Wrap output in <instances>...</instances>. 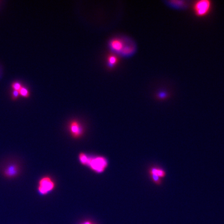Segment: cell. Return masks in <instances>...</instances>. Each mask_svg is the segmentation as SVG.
I'll return each instance as SVG.
<instances>
[{
    "label": "cell",
    "mask_w": 224,
    "mask_h": 224,
    "mask_svg": "<svg viewBox=\"0 0 224 224\" xmlns=\"http://www.w3.org/2000/svg\"><path fill=\"white\" fill-rule=\"evenodd\" d=\"M55 188V182L53 178L48 175L43 176L39 179L37 191L41 196H45L53 192Z\"/></svg>",
    "instance_id": "cell-4"
},
{
    "label": "cell",
    "mask_w": 224,
    "mask_h": 224,
    "mask_svg": "<svg viewBox=\"0 0 224 224\" xmlns=\"http://www.w3.org/2000/svg\"><path fill=\"white\" fill-rule=\"evenodd\" d=\"M187 2L182 1H171L168 2V4L174 8H183L186 6Z\"/></svg>",
    "instance_id": "cell-8"
},
{
    "label": "cell",
    "mask_w": 224,
    "mask_h": 224,
    "mask_svg": "<svg viewBox=\"0 0 224 224\" xmlns=\"http://www.w3.org/2000/svg\"><path fill=\"white\" fill-rule=\"evenodd\" d=\"M20 97L19 93V91H16L13 90L11 91V99L13 101H17Z\"/></svg>",
    "instance_id": "cell-14"
},
{
    "label": "cell",
    "mask_w": 224,
    "mask_h": 224,
    "mask_svg": "<svg viewBox=\"0 0 224 224\" xmlns=\"http://www.w3.org/2000/svg\"><path fill=\"white\" fill-rule=\"evenodd\" d=\"M148 173L149 175H154L158 176L162 179L165 178L166 175V172L163 169L156 166H150L148 170Z\"/></svg>",
    "instance_id": "cell-7"
},
{
    "label": "cell",
    "mask_w": 224,
    "mask_h": 224,
    "mask_svg": "<svg viewBox=\"0 0 224 224\" xmlns=\"http://www.w3.org/2000/svg\"><path fill=\"white\" fill-rule=\"evenodd\" d=\"M117 62V58L114 55L109 56L107 59V66L109 67H112L115 65Z\"/></svg>",
    "instance_id": "cell-11"
},
{
    "label": "cell",
    "mask_w": 224,
    "mask_h": 224,
    "mask_svg": "<svg viewBox=\"0 0 224 224\" xmlns=\"http://www.w3.org/2000/svg\"><path fill=\"white\" fill-rule=\"evenodd\" d=\"M192 11L198 17H205L211 11L212 3L208 0H200L194 2L192 6Z\"/></svg>",
    "instance_id": "cell-3"
},
{
    "label": "cell",
    "mask_w": 224,
    "mask_h": 224,
    "mask_svg": "<svg viewBox=\"0 0 224 224\" xmlns=\"http://www.w3.org/2000/svg\"><path fill=\"white\" fill-rule=\"evenodd\" d=\"M23 87V85L21 84V83L18 82V81L13 82L11 84V88L13 89V90H16V91H19Z\"/></svg>",
    "instance_id": "cell-13"
},
{
    "label": "cell",
    "mask_w": 224,
    "mask_h": 224,
    "mask_svg": "<svg viewBox=\"0 0 224 224\" xmlns=\"http://www.w3.org/2000/svg\"><path fill=\"white\" fill-rule=\"evenodd\" d=\"M86 166L97 173H102L108 166L107 159L101 156H88Z\"/></svg>",
    "instance_id": "cell-2"
},
{
    "label": "cell",
    "mask_w": 224,
    "mask_h": 224,
    "mask_svg": "<svg viewBox=\"0 0 224 224\" xmlns=\"http://www.w3.org/2000/svg\"><path fill=\"white\" fill-rule=\"evenodd\" d=\"M81 224H93V223L91 222V221H86Z\"/></svg>",
    "instance_id": "cell-15"
},
{
    "label": "cell",
    "mask_w": 224,
    "mask_h": 224,
    "mask_svg": "<svg viewBox=\"0 0 224 224\" xmlns=\"http://www.w3.org/2000/svg\"></svg>",
    "instance_id": "cell-16"
},
{
    "label": "cell",
    "mask_w": 224,
    "mask_h": 224,
    "mask_svg": "<svg viewBox=\"0 0 224 224\" xmlns=\"http://www.w3.org/2000/svg\"><path fill=\"white\" fill-rule=\"evenodd\" d=\"M149 176L151 178V180L153 181V182L154 183V184H155L156 185H162V179L158 176L154 175H149Z\"/></svg>",
    "instance_id": "cell-12"
},
{
    "label": "cell",
    "mask_w": 224,
    "mask_h": 224,
    "mask_svg": "<svg viewBox=\"0 0 224 224\" xmlns=\"http://www.w3.org/2000/svg\"><path fill=\"white\" fill-rule=\"evenodd\" d=\"M108 46L113 53L126 57L132 55L136 49V44L131 39L120 36L111 38L108 42Z\"/></svg>",
    "instance_id": "cell-1"
},
{
    "label": "cell",
    "mask_w": 224,
    "mask_h": 224,
    "mask_svg": "<svg viewBox=\"0 0 224 224\" xmlns=\"http://www.w3.org/2000/svg\"><path fill=\"white\" fill-rule=\"evenodd\" d=\"M69 130L74 138H80L84 133L83 127L77 120H73L70 122L69 125Z\"/></svg>",
    "instance_id": "cell-6"
},
{
    "label": "cell",
    "mask_w": 224,
    "mask_h": 224,
    "mask_svg": "<svg viewBox=\"0 0 224 224\" xmlns=\"http://www.w3.org/2000/svg\"><path fill=\"white\" fill-rule=\"evenodd\" d=\"M20 96L22 97L23 98H28L30 96V93L29 91V89L27 88L26 87L23 86L21 89L19 91Z\"/></svg>",
    "instance_id": "cell-9"
},
{
    "label": "cell",
    "mask_w": 224,
    "mask_h": 224,
    "mask_svg": "<svg viewBox=\"0 0 224 224\" xmlns=\"http://www.w3.org/2000/svg\"><path fill=\"white\" fill-rule=\"evenodd\" d=\"M88 155L85 153H80L79 155V161L82 165L86 166L88 159Z\"/></svg>",
    "instance_id": "cell-10"
},
{
    "label": "cell",
    "mask_w": 224,
    "mask_h": 224,
    "mask_svg": "<svg viewBox=\"0 0 224 224\" xmlns=\"http://www.w3.org/2000/svg\"><path fill=\"white\" fill-rule=\"evenodd\" d=\"M21 172V166L16 162H11L7 164L2 170V174L7 179L17 178Z\"/></svg>",
    "instance_id": "cell-5"
}]
</instances>
